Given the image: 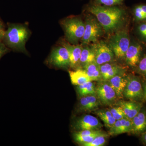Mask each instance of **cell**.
I'll return each instance as SVG.
<instances>
[{
    "label": "cell",
    "mask_w": 146,
    "mask_h": 146,
    "mask_svg": "<svg viewBox=\"0 0 146 146\" xmlns=\"http://www.w3.org/2000/svg\"><path fill=\"white\" fill-rule=\"evenodd\" d=\"M100 4L106 6H113L120 5L123 3V0H97Z\"/></svg>",
    "instance_id": "obj_28"
},
{
    "label": "cell",
    "mask_w": 146,
    "mask_h": 146,
    "mask_svg": "<svg viewBox=\"0 0 146 146\" xmlns=\"http://www.w3.org/2000/svg\"><path fill=\"white\" fill-rule=\"evenodd\" d=\"M71 82L74 85H81L88 82L93 81L84 70L77 69L75 71H69Z\"/></svg>",
    "instance_id": "obj_19"
},
{
    "label": "cell",
    "mask_w": 146,
    "mask_h": 146,
    "mask_svg": "<svg viewBox=\"0 0 146 146\" xmlns=\"http://www.w3.org/2000/svg\"><path fill=\"white\" fill-rule=\"evenodd\" d=\"M138 6H139V7H140L141 11H142L143 13L146 16V5H141Z\"/></svg>",
    "instance_id": "obj_33"
},
{
    "label": "cell",
    "mask_w": 146,
    "mask_h": 146,
    "mask_svg": "<svg viewBox=\"0 0 146 146\" xmlns=\"http://www.w3.org/2000/svg\"><path fill=\"white\" fill-rule=\"evenodd\" d=\"M83 68L93 81H98L102 79L100 65L96 62L86 64L83 66Z\"/></svg>",
    "instance_id": "obj_20"
},
{
    "label": "cell",
    "mask_w": 146,
    "mask_h": 146,
    "mask_svg": "<svg viewBox=\"0 0 146 146\" xmlns=\"http://www.w3.org/2000/svg\"><path fill=\"white\" fill-rule=\"evenodd\" d=\"M109 110L111 112L112 117L116 120L127 118L122 108L119 106L111 108Z\"/></svg>",
    "instance_id": "obj_26"
},
{
    "label": "cell",
    "mask_w": 146,
    "mask_h": 146,
    "mask_svg": "<svg viewBox=\"0 0 146 146\" xmlns=\"http://www.w3.org/2000/svg\"><path fill=\"white\" fill-rule=\"evenodd\" d=\"M5 27L2 21L0 20V33L5 31L4 29Z\"/></svg>",
    "instance_id": "obj_34"
},
{
    "label": "cell",
    "mask_w": 146,
    "mask_h": 146,
    "mask_svg": "<svg viewBox=\"0 0 146 146\" xmlns=\"http://www.w3.org/2000/svg\"><path fill=\"white\" fill-rule=\"evenodd\" d=\"M141 135V141L144 145H146V131Z\"/></svg>",
    "instance_id": "obj_32"
},
{
    "label": "cell",
    "mask_w": 146,
    "mask_h": 146,
    "mask_svg": "<svg viewBox=\"0 0 146 146\" xmlns=\"http://www.w3.org/2000/svg\"><path fill=\"white\" fill-rule=\"evenodd\" d=\"M61 45L65 47L69 52L70 67L73 69L78 68L80 65V60L83 47L81 45L71 44L70 43L64 42H61Z\"/></svg>",
    "instance_id": "obj_13"
},
{
    "label": "cell",
    "mask_w": 146,
    "mask_h": 146,
    "mask_svg": "<svg viewBox=\"0 0 146 146\" xmlns=\"http://www.w3.org/2000/svg\"><path fill=\"white\" fill-rule=\"evenodd\" d=\"M134 15L137 21H144L146 20V16L143 13L139 6H137L133 10Z\"/></svg>",
    "instance_id": "obj_29"
},
{
    "label": "cell",
    "mask_w": 146,
    "mask_h": 146,
    "mask_svg": "<svg viewBox=\"0 0 146 146\" xmlns=\"http://www.w3.org/2000/svg\"><path fill=\"white\" fill-rule=\"evenodd\" d=\"M116 105L122 108L127 117L131 119L141 111L143 106L142 102L136 101L120 100Z\"/></svg>",
    "instance_id": "obj_12"
},
{
    "label": "cell",
    "mask_w": 146,
    "mask_h": 146,
    "mask_svg": "<svg viewBox=\"0 0 146 146\" xmlns=\"http://www.w3.org/2000/svg\"><path fill=\"white\" fill-rule=\"evenodd\" d=\"M132 134L141 135L146 131V110L143 107L137 115L131 119Z\"/></svg>",
    "instance_id": "obj_15"
},
{
    "label": "cell",
    "mask_w": 146,
    "mask_h": 146,
    "mask_svg": "<svg viewBox=\"0 0 146 146\" xmlns=\"http://www.w3.org/2000/svg\"><path fill=\"white\" fill-rule=\"evenodd\" d=\"M60 24L69 43L78 44L82 39L85 31V24L81 18L76 17L65 18L61 21Z\"/></svg>",
    "instance_id": "obj_3"
},
{
    "label": "cell",
    "mask_w": 146,
    "mask_h": 146,
    "mask_svg": "<svg viewBox=\"0 0 146 146\" xmlns=\"http://www.w3.org/2000/svg\"><path fill=\"white\" fill-rule=\"evenodd\" d=\"M88 11L95 16L106 33L117 29L123 22L124 11L116 6L93 5L89 7Z\"/></svg>",
    "instance_id": "obj_1"
},
{
    "label": "cell",
    "mask_w": 146,
    "mask_h": 146,
    "mask_svg": "<svg viewBox=\"0 0 146 146\" xmlns=\"http://www.w3.org/2000/svg\"><path fill=\"white\" fill-rule=\"evenodd\" d=\"M108 134L105 133L102 135L97 136L93 141L84 146H102L104 145L106 142Z\"/></svg>",
    "instance_id": "obj_25"
},
{
    "label": "cell",
    "mask_w": 146,
    "mask_h": 146,
    "mask_svg": "<svg viewBox=\"0 0 146 146\" xmlns=\"http://www.w3.org/2000/svg\"><path fill=\"white\" fill-rule=\"evenodd\" d=\"M84 24L85 31L81 39L82 44L86 45L91 42H97L103 32L101 25L96 18L91 16L86 17Z\"/></svg>",
    "instance_id": "obj_5"
},
{
    "label": "cell",
    "mask_w": 146,
    "mask_h": 146,
    "mask_svg": "<svg viewBox=\"0 0 146 146\" xmlns=\"http://www.w3.org/2000/svg\"><path fill=\"white\" fill-rule=\"evenodd\" d=\"M94 53L95 62L99 65L111 62L114 58V53L109 45L104 42H96L91 46Z\"/></svg>",
    "instance_id": "obj_8"
},
{
    "label": "cell",
    "mask_w": 146,
    "mask_h": 146,
    "mask_svg": "<svg viewBox=\"0 0 146 146\" xmlns=\"http://www.w3.org/2000/svg\"><path fill=\"white\" fill-rule=\"evenodd\" d=\"M103 127L98 118L91 115L82 116L76 120L74 124V128L78 131L99 130Z\"/></svg>",
    "instance_id": "obj_10"
},
{
    "label": "cell",
    "mask_w": 146,
    "mask_h": 146,
    "mask_svg": "<svg viewBox=\"0 0 146 146\" xmlns=\"http://www.w3.org/2000/svg\"><path fill=\"white\" fill-rule=\"evenodd\" d=\"M142 51L141 45L138 43L130 44L125 56L126 64L131 68L137 67L141 60Z\"/></svg>",
    "instance_id": "obj_11"
},
{
    "label": "cell",
    "mask_w": 146,
    "mask_h": 146,
    "mask_svg": "<svg viewBox=\"0 0 146 146\" xmlns=\"http://www.w3.org/2000/svg\"><path fill=\"white\" fill-rule=\"evenodd\" d=\"M105 133L100 131L99 133H96L91 135H86V136H82L76 134V133L73 134V138L76 143L80 144L82 146H84L85 144L89 143L93 141L97 136L100 135H102Z\"/></svg>",
    "instance_id": "obj_24"
},
{
    "label": "cell",
    "mask_w": 146,
    "mask_h": 146,
    "mask_svg": "<svg viewBox=\"0 0 146 146\" xmlns=\"http://www.w3.org/2000/svg\"><path fill=\"white\" fill-rule=\"evenodd\" d=\"M100 69L102 79L104 81H107L114 76L120 74L123 70L121 66L110 62L100 65Z\"/></svg>",
    "instance_id": "obj_18"
},
{
    "label": "cell",
    "mask_w": 146,
    "mask_h": 146,
    "mask_svg": "<svg viewBox=\"0 0 146 146\" xmlns=\"http://www.w3.org/2000/svg\"><path fill=\"white\" fill-rule=\"evenodd\" d=\"M108 82L114 89L119 98L123 97L124 91L127 82V76L118 74L108 80Z\"/></svg>",
    "instance_id": "obj_16"
},
{
    "label": "cell",
    "mask_w": 146,
    "mask_h": 146,
    "mask_svg": "<svg viewBox=\"0 0 146 146\" xmlns=\"http://www.w3.org/2000/svg\"><path fill=\"white\" fill-rule=\"evenodd\" d=\"M96 96L91 95L80 97L79 103L80 109L84 111H91L98 109L101 102Z\"/></svg>",
    "instance_id": "obj_17"
},
{
    "label": "cell",
    "mask_w": 146,
    "mask_h": 146,
    "mask_svg": "<svg viewBox=\"0 0 146 146\" xmlns=\"http://www.w3.org/2000/svg\"><path fill=\"white\" fill-rule=\"evenodd\" d=\"M143 90L144 99L146 102V80L142 83Z\"/></svg>",
    "instance_id": "obj_31"
},
{
    "label": "cell",
    "mask_w": 146,
    "mask_h": 146,
    "mask_svg": "<svg viewBox=\"0 0 146 146\" xmlns=\"http://www.w3.org/2000/svg\"><path fill=\"white\" fill-rule=\"evenodd\" d=\"M144 38H146V31L145 32V33H144L143 35V36H142Z\"/></svg>",
    "instance_id": "obj_36"
},
{
    "label": "cell",
    "mask_w": 146,
    "mask_h": 146,
    "mask_svg": "<svg viewBox=\"0 0 146 146\" xmlns=\"http://www.w3.org/2000/svg\"><path fill=\"white\" fill-rule=\"evenodd\" d=\"M95 62L94 53L91 47H82L80 64L82 66L88 63Z\"/></svg>",
    "instance_id": "obj_22"
},
{
    "label": "cell",
    "mask_w": 146,
    "mask_h": 146,
    "mask_svg": "<svg viewBox=\"0 0 146 146\" xmlns=\"http://www.w3.org/2000/svg\"><path fill=\"white\" fill-rule=\"evenodd\" d=\"M97 115L104 123L107 127L110 128L114 124L116 120L112 117V114L109 110H98Z\"/></svg>",
    "instance_id": "obj_23"
},
{
    "label": "cell",
    "mask_w": 146,
    "mask_h": 146,
    "mask_svg": "<svg viewBox=\"0 0 146 146\" xmlns=\"http://www.w3.org/2000/svg\"><path fill=\"white\" fill-rule=\"evenodd\" d=\"M123 95L129 100L141 102L144 100L143 85L139 78L134 76H127Z\"/></svg>",
    "instance_id": "obj_6"
},
{
    "label": "cell",
    "mask_w": 146,
    "mask_h": 146,
    "mask_svg": "<svg viewBox=\"0 0 146 146\" xmlns=\"http://www.w3.org/2000/svg\"><path fill=\"white\" fill-rule=\"evenodd\" d=\"M137 68L138 73L146 80V53L140 60Z\"/></svg>",
    "instance_id": "obj_27"
},
{
    "label": "cell",
    "mask_w": 146,
    "mask_h": 146,
    "mask_svg": "<svg viewBox=\"0 0 146 146\" xmlns=\"http://www.w3.org/2000/svg\"><path fill=\"white\" fill-rule=\"evenodd\" d=\"M97 97L103 104L110 105L117 100V94L107 81L100 82L96 86Z\"/></svg>",
    "instance_id": "obj_9"
},
{
    "label": "cell",
    "mask_w": 146,
    "mask_h": 146,
    "mask_svg": "<svg viewBox=\"0 0 146 146\" xmlns=\"http://www.w3.org/2000/svg\"><path fill=\"white\" fill-rule=\"evenodd\" d=\"M76 91L79 96L80 97L88 95H96V86L93 81L88 82L77 86Z\"/></svg>",
    "instance_id": "obj_21"
},
{
    "label": "cell",
    "mask_w": 146,
    "mask_h": 146,
    "mask_svg": "<svg viewBox=\"0 0 146 146\" xmlns=\"http://www.w3.org/2000/svg\"><path fill=\"white\" fill-rule=\"evenodd\" d=\"M29 35V31L25 26L9 23L7 29L5 31L3 40L9 48L27 54L25 45Z\"/></svg>",
    "instance_id": "obj_2"
},
{
    "label": "cell",
    "mask_w": 146,
    "mask_h": 146,
    "mask_svg": "<svg viewBox=\"0 0 146 146\" xmlns=\"http://www.w3.org/2000/svg\"><path fill=\"white\" fill-rule=\"evenodd\" d=\"M5 31L2 32L0 33V41H2L4 36Z\"/></svg>",
    "instance_id": "obj_35"
},
{
    "label": "cell",
    "mask_w": 146,
    "mask_h": 146,
    "mask_svg": "<svg viewBox=\"0 0 146 146\" xmlns=\"http://www.w3.org/2000/svg\"><path fill=\"white\" fill-rule=\"evenodd\" d=\"M132 131V124L131 119L125 118L116 120L114 124L109 128L108 134L117 136L123 133H131Z\"/></svg>",
    "instance_id": "obj_14"
},
{
    "label": "cell",
    "mask_w": 146,
    "mask_h": 146,
    "mask_svg": "<svg viewBox=\"0 0 146 146\" xmlns=\"http://www.w3.org/2000/svg\"><path fill=\"white\" fill-rule=\"evenodd\" d=\"M109 45L117 58H125L126 52L130 45L127 32L121 31L112 35L110 39Z\"/></svg>",
    "instance_id": "obj_4"
},
{
    "label": "cell",
    "mask_w": 146,
    "mask_h": 146,
    "mask_svg": "<svg viewBox=\"0 0 146 146\" xmlns=\"http://www.w3.org/2000/svg\"><path fill=\"white\" fill-rule=\"evenodd\" d=\"M9 51V48L2 41H0V59Z\"/></svg>",
    "instance_id": "obj_30"
},
{
    "label": "cell",
    "mask_w": 146,
    "mask_h": 146,
    "mask_svg": "<svg viewBox=\"0 0 146 146\" xmlns=\"http://www.w3.org/2000/svg\"><path fill=\"white\" fill-rule=\"evenodd\" d=\"M47 62L57 68L70 67V56L68 50L63 46L56 47L52 51Z\"/></svg>",
    "instance_id": "obj_7"
}]
</instances>
